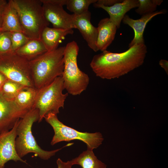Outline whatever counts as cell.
<instances>
[{
  "label": "cell",
  "instance_id": "cell-28",
  "mask_svg": "<svg viewBox=\"0 0 168 168\" xmlns=\"http://www.w3.org/2000/svg\"><path fill=\"white\" fill-rule=\"evenodd\" d=\"M168 61L165 60L161 59L159 61L160 65L164 68L167 73L168 71Z\"/></svg>",
  "mask_w": 168,
  "mask_h": 168
},
{
  "label": "cell",
  "instance_id": "cell-5",
  "mask_svg": "<svg viewBox=\"0 0 168 168\" xmlns=\"http://www.w3.org/2000/svg\"><path fill=\"white\" fill-rule=\"evenodd\" d=\"M79 47L73 41L65 46L64 67L62 75L65 89L73 96L80 95L87 88L89 83L88 75L81 71L77 63Z\"/></svg>",
  "mask_w": 168,
  "mask_h": 168
},
{
  "label": "cell",
  "instance_id": "cell-31",
  "mask_svg": "<svg viewBox=\"0 0 168 168\" xmlns=\"http://www.w3.org/2000/svg\"><path fill=\"white\" fill-rule=\"evenodd\" d=\"M2 23V15L0 16V29L1 28Z\"/></svg>",
  "mask_w": 168,
  "mask_h": 168
},
{
  "label": "cell",
  "instance_id": "cell-22",
  "mask_svg": "<svg viewBox=\"0 0 168 168\" xmlns=\"http://www.w3.org/2000/svg\"><path fill=\"white\" fill-rule=\"evenodd\" d=\"M97 0H67V9L75 15L82 14L88 10L90 5Z\"/></svg>",
  "mask_w": 168,
  "mask_h": 168
},
{
  "label": "cell",
  "instance_id": "cell-15",
  "mask_svg": "<svg viewBox=\"0 0 168 168\" xmlns=\"http://www.w3.org/2000/svg\"><path fill=\"white\" fill-rule=\"evenodd\" d=\"M97 29L96 46L98 50L103 52L114 40L117 28L109 18H105L100 21Z\"/></svg>",
  "mask_w": 168,
  "mask_h": 168
},
{
  "label": "cell",
  "instance_id": "cell-23",
  "mask_svg": "<svg viewBox=\"0 0 168 168\" xmlns=\"http://www.w3.org/2000/svg\"><path fill=\"white\" fill-rule=\"evenodd\" d=\"M139 5L135 10L138 14L143 16L156 11L157 7L163 2L162 0H138Z\"/></svg>",
  "mask_w": 168,
  "mask_h": 168
},
{
  "label": "cell",
  "instance_id": "cell-25",
  "mask_svg": "<svg viewBox=\"0 0 168 168\" xmlns=\"http://www.w3.org/2000/svg\"><path fill=\"white\" fill-rule=\"evenodd\" d=\"M11 53L12 41L10 32H0V55Z\"/></svg>",
  "mask_w": 168,
  "mask_h": 168
},
{
  "label": "cell",
  "instance_id": "cell-20",
  "mask_svg": "<svg viewBox=\"0 0 168 168\" xmlns=\"http://www.w3.org/2000/svg\"><path fill=\"white\" fill-rule=\"evenodd\" d=\"M93 150L87 149L71 160L72 165H78L82 168H106V165L98 159Z\"/></svg>",
  "mask_w": 168,
  "mask_h": 168
},
{
  "label": "cell",
  "instance_id": "cell-9",
  "mask_svg": "<svg viewBox=\"0 0 168 168\" xmlns=\"http://www.w3.org/2000/svg\"><path fill=\"white\" fill-rule=\"evenodd\" d=\"M47 20L53 28L68 29L74 28L73 14H70L64 10L63 6L51 2L49 0H40Z\"/></svg>",
  "mask_w": 168,
  "mask_h": 168
},
{
  "label": "cell",
  "instance_id": "cell-32",
  "mask_svg": "<svg viewBox=\"0 0 168 168\" xmlns=\"http://www.w3.org/2000/svg\"></svg>",
  "mask_w": 168,
  "mask_h": 168
},
{
  "label": "cell",
  "instance_id": "cell-14",
  "mask_svg": "<svg viewBox=\"0 0 168 168\" xmlns=\"http://www.w3.org/2000/svg\"><path fill=\"white\" fill-rule=\"evenodd\" d=\"M139 5L138 0H124L110 7H105L96 3L93 4L96 8H100L109 14L110 20L119 28L121 21L126 13L133 8L138 7Z\"/></svg>",
  "mask_w": 168,
  "mask_h": 168
},
{
  "label": "cell",
  "instance_id": "cell-6",
  "mask_svg": "<svg viewBox=\"0 0 168 168\" xmlns=\"http://www.w3.org/2000/svg\"><path fill=\"white\" fill-rule=\"evenodd\" d=\"M65 89L62 76L56 78L51 83L38 90L34 108L39 111L38 122L49 114H57L60 108H63L68 93L64 94Z\"/></svg>",
  "mask_w": 168,
  "mask_h": 168
},
{
  "label": "cell",
  "instance_id": "cell-4",
  "mask_svg": "<svg viewBox=\"0 0 168 168\" xmlns=\"http://www.w3.org/2000/svg\"><path fill=\"white\" fill-rule=\"evenodd\" d=\"M23 33L30 39H40L49 23L45 18L40 0H12Z\"/></svg>",
  "mask_w": 168,
  "mask_h": 168
},
{
  "label": "cell",
  "instance_id": "cell-16",
  "mask_svg": "<svg viewBox=\"0 0 168 168\" xmlns=\"http://www.w3.org/2000/svg\"><path fill=\"white\" fill-rule=\"evenodd\" d=\"M2 16V23L0 33L14 31L23 33L19 16L12 0L8 1Z\"/></svg>",
  "mask_w": 168,
  "mask_h": 168
},
{
  "label": "cell",
  "instance_id": "cell-26",
  "mask_svg": "<svg viewBox=\"0 0 168 168\" xmlns=\"http://www.w3.org/2000/svg\"><path fill=\"white\" fill-rule=\"evenodd\" d=\"M121 0H99L96 3L105 7H110L115 4L121 2Z\"/></svg>",
  "mask_w": 168,
  "mask_h": 168
},
{
  "label": "cell",
  "instance_id": "cell-24",
  "mask_svg": "<svg viewBox=\"0 0 168 168\" xmlns=\"http://www.w3.org/2000/svg\"><path fill=\"white\" fill-rule=\"evenodd\" d=\"M12 52L16 51L28 42L30 39L23 32H11Z\"/></svg>",
  "mask_w": 168,
  "mask_h": 168
},
{
  "label": "cell",
  "instance_id": "cell-21",
  "mask_svg": "<svg viewBox=\"0 0 168 168\" xmlns=\"http://www.w3.org/2000/svg\"><path fill=\"white\" fill-rule=\"evenodd\" d=\"M25 86L19 83L7 79L0 89V93L6 99L14 100L18 93Z\"/></svg>",
  "mask_w": 168,
  "mask_h": 168
},
{
  "label": "cell",
  "instance_id": "cell-3",
  "mask_svg": "<svg viewBox=\"0 0 168 168\" xmlns=\"http://www.w3.org/2000/svg\"><path fill=\"white\" fill-rule=\"evenodd\" d=\"M39 119L38 110L34 108L28 111L19 120L15 144L16 152L21 158L28 153H33L41 159L48 160L63 148L70 146L68 143L61 148L50 151L42 149L38 144L32 131L33 124Z\"/></svg>",
  "mask_w": 168,
  "mask_h": 168
},
{
  "label": "cell",
  "instance_id": "cell-19",
  "mask_svg": "<svg viewBox=\"0 0 168 168\" xmlns=\"http://www.w3.org/2000/svg\"><path fill=\"white\" fill-rule=\"evenodd\" d=\"M38 91L34 87L25 86L18 93L14 101L21 109L29 111L34 108Z\"/></svg>",
  "mask_w": 168,
  "mask_h": 168
},
{
  "label": "cell",
  "instance_id": "cell-8",
  "mask_svg": "<svg viewBox=\"0 0 168 168\" xmlns=\"http://www.w3.org/2000/svg\"><path fill=\"white\" fill-rule=\"evenodd\" d=\"M29 61L15 53L0 55V72L8 79L26 86L34 87L30 73Z\"/></svg>",
  "mask_w": 168,
  "mask_h": 168
},
{
  "label": "cell",
  "instance_id": "cell-30",
  "mask_svg": "<svg viewBox=\"0 0 168 168\" xmlns=\"http://www.w3.org/2000/svg\"><path fill=\"white\" fill-rule=\"evenodd\" d=\"M7 79V78L2 73L0 72V89Z\"/></svg>",
  "mask_w": 168,
  "mask_h": 168
},
{
  "label": "cell",
  "instance_id": "cell-12",
  "mask_svg": "<svg viewBox=\"0 0 168 168\" xmlns=\"http://www.w3.org/2000/svg\"><path fill=\"white\" fill-rule=\"evenodd\" d=\"M73 14L74 28L79 31L88 46L94 51L97 52V29L91 22V12L88 10L80 14Z\"/></svg>",
  "mask_w": 168,
  "mask_h": 168
},
{
  "label": "cell",
  "instance_id": "cell-10",
  "mask_svg": "<svg viewBox=\"0 0 168 168\" xmlns=\"http://www.w3.org/2000/svg\"><path fill=\"white\" fill-rule=\"evenodd\" d=\"M28 111L21 109L14 100L6 99L0 93V133L11 130Z\"/></svg>",
  "mask_w": 168,
  "mask_h": 168
},
{
  "label": "cell",
  "instance_id": "cell-27",
  "mask_svg": "<svg viewBox=\"0 0 168 168\" xmlns=\"http://www.w3.org/2000/svg\"><path fill=\"white\" fill-rule=\"evenodd\" d=\"M56 163L58 168H72L73 166L71 161L64 162L60 158L57 159Z\"/></svg>",
  "mask_w": 168,
  "mask_h": 168
},
{
  "label": "cell",
  "instance_id": "cell-1",
  "mask_svg": "<svg viewBox=\"0 0 168 168\" xmlns=\"http://www.w3.org/2000/svg\"><path fill=\"white\" fill-rule=\"evenodd\" d=\"M147 53L145 44H136L120 53L106 50L94 55L90 66L96 76L102 79L118 78L142 65Z\"/></svg>",
  "mask_w": 168,
  "mask_h": 168
},
{
  "label": "cell",
  "instance_id": "cell-13",
  "mask_svg": "<svg viewBox=\"0 0 168 168\" xmlns=\"http://www.w3.org/2000/svg\"><path fill=\"white\" fill-rule=\"evenodd\" d=\"M165 9L157 11L142 16L140 19L134 20L126 14L122 21L123 23L129 26L133 30L134 35L133 40L129 44L130 47L136 44H145L143 33L146 25L153 17L159 14H165Z\"/></svg>",
  "mask_w": 168,
  "mask_h": 168
},
{
  "label": "cell",
  "instance_id": "cell-2",
  "mask_svg": "<svg viewBox=\"0 0 168 168\" xmlns=\"http://www.w3.org/2000/svg\"><path fill=\"white\" fill-rule=\"evenodd\" d=\"M65 49V46L60 47L29 61L31 78L36 89H40L62 76Z\"/></svg>",
  "mask_w": 168,
  "mask_h": 168
},
{
  "label": "cell",
  "instance_id": "cell-29",
  "mask_svg": "<svg viewBox=\"0 0 168 168\" xmlns=\"http://www.w3.org/2000/svg\"><path fill=\"white\" fill-rule=\"evenodd\" d=\"M7 2L5 0H0V16L2 15Z\"/></svg>",
  "mask_w": 168,
  "mask_h": 168
},
{
  "label": "cell",
  "instance_id": "cell-11",
  "mask_svg": "<svg viewBox=\"0 0 168 168\" xmlns=\"http://www.w3.org/2000/svg\"><path fill=\"white\" fill-rule=\"evenodd\" d=\"M19 120L11 130L0 133V168H4L5 164L11 160L27 164L26 161L18 155L15 147L17 128Z\"/></svg>",
  "mask_w": 168,
  "mask_h": 168
},
{
  "label": "cell",
  "instance_id": "cell-17",
  "mask_svg": "<svg viewBox=\"0 0 168 168\" xmlns=\"http://www.w3.org/2000/svg\"><path fill=\"white\" fill-rule=\"evenodd\" d=\"M72 29H63L47 26L43 30L40 39L48 51L57 48L60 41L66 36L72 34Z\"/></svg>",
  "mask_w": 168,
  "mask_h": 168
},
{
  "label": "cell",
  "instance_id": "cell-18",
  "mask_svg": "<svg viewBox=\"0 0 168 168\" xmlns=\"http://www.w3.org/2000/svg\"><path fill=\"white\" fill-rule=\"evenodd\" d=\"M47 51L40 39H30L15 53L29 61L45 53Z\"/></svg>",
  "mask_w": 168,
  "mask_h": 168
},
{
  "label": "cell",
  "instance_id": "cell-7",
  "mask_svg": "<svg viewBox=\"0 0 168 168\" xmlns=\"http://www.w3.org/2000/svg\"><path fill=\"white\" fill-rule=\"evenodd\" d=\"M44 118L54 130V135L51 142L52 145L61 142L77 140L86 143L87 149L93 150L101 145L103 141V136L100 132L79 131L64 124L58 119L57 114H49Z\"/></svg>",
  "mask_w": 168,
  "mask_h": 168
}]
</instances>
